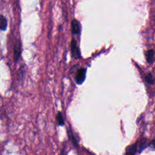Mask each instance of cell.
<instances>
[{
  "label": "cell",
  "instance_id": "obj_1",
  "mask_svg": "<svg viewBox=\"0 0 155 155\" xmlns=\"http://www.w3.org/2000/svg\"><path fill=\"white\" fill-rule=\"evenodd\" d=\"M21 55V41L17 40L15 42L13 48V60L15 63H17Z\"/></svg>",
  "mask_w": 155,
  "mask_h": 155
},
{
  "label": "cell",
  "instance_id": "obj_2",
  "mask_svg": "<svg viewBox=\"0 0 155 155\" xmlns=\"http://www.w3.org/2000/svg\"><path fill=\"white\" fill-rule=\"evenodd\" d=\"M71 47V52L73 58L78 60V59L81 58V52L79 49V47L77 46L76 41L75 40H72L70 44Z\"/></svg>",
  "mask_w": 155,
  "mask_h": 155
},
{
  "label": "cell",
  "instance_id": "obj_3",
  "mask_svg": "<svg viewBox=\"0 0 155 155\" xmlns=\"http://www.w3.org/2000/svg\"><path fill=\"white\" fill-rule=\"evenodd\" d=\"M85 75H86V70L84 68L80 69L76 75V82L78 84L81 85L82 84L85 79Z\"/></svg>",
  "mask_w": 155,
  "mask_h": 155
},
{
  "label": "cell",
  "instance_id": "obj_4",
  "mask_svg": "<svg viewBox=\"0 0 155 155\" xmlns=\"http://www.w3.org/2000/svg\"><path fill=\"white\" fill-rule=\"evenodd\" d=\"M72 32L73 35H79L81 32V26L79 22L76 19H73L71 24Z\"/></svg>",
  "mask_w": 155,
  "mask_h": 155
},
{
  "label": "cell",
  "instance_id": "obj_5",
  "mask_svg": "<svg viewBox=\"0 0 155 155\" xmlns=\"http://www.w3.org/2000/svg\"><path fill=\"white\" fill-rule=\"evenodd\" d=\"M136 144L138 151L139 153H141L147 145H149L147 139H144V138L139 140V141L136 143Z\"/></svg>",
  "mask_w": 155,
  "mask_h": 155
},
{
  "label": "cell",
  "instance_id": "obj_6",
  "mask_svg": "<svg viewBox=\"0 0 155 155\" xmlns=\"http://www.w3.org/2000/svg\"><path fill=\"white\" fill-rule=\"evenodd\" d=\"M138 149L136 143L129 145L125 150V155H136Z\"/></svg>",
  "mask_w": 155,
  "mask_h": 155
},
{
  "label": "cell",
  "instance_id": "obj_7",
  "mask_svg": "<svg viewBox=\"0 0 155 155\" xmlns=\"http://www.w3.org/2000/svg\"><path fill=\"white\" fill-rule=\"evenodd\" d=\"M145 57L147 63L149 64L153 63L154 58V51L152 49L147 51L145 54Z\"/></svg>",
  "mask_w": 155,
  "mask_h": 155
},
{
  "label": "cell",
  "instance_id": "obj_8",
  "mask_svg": "<svg viewBox=\"0 0 155 155\" xmlns=\"http://www.w3.org/2000/svg\"><path fill=\"white\" fill-rule=\"evenodd\" d=\"M7 27V21L6 18L2 15H0V30L1 31H6Z\"/></svg>",
  "mask_w": 155,
  "mask_h": 155
},
{
  "label": "cell",
  "instance_id": "obj_9",
  "mask_svg": "<svg viewBox=\"0 0 155 155\" xmlns=\"http://www.w3.org/2000/svg\"><path fill=\"white\" fill-rule=\"evenodd\" d=\"M56 118L58 124L60 125V126H64V120L63 114L61 112H58L56 116Z\"/></svg>",
  "mask_w": 155,
  "mask_h": 155
},
{
  "label": "cell",
  "instance_id": "obj_10",
  "mask_svg": "<svg viewBox=\"0 0 155 155\" xmlns=\"http://www.w3.org/2000/svg\"><path fill=\"white\" fill-rule=\"evenodd\" d=\"M68 135H69V136L70 140L71 141V142H72L73 145H74L75 147H78V142H77V141H76V138H75L74 135H73V133H72L71 129H70V131L68 132Z\"/></svg>",
  "mask_w": 155,
  "mask_h": 155
},
{
  "label": "cell",
  "instance_id": "obj_11",
  "mask_svg": "<svg viewBox=\"0 0 155 155\" xmlns=\"http://www.w3.org/2000/svg\"><path fill=\"white\" fill-rule=\"evenodd\" d=\"M145 80L150 85H153L154 84V78L151 73H149L147 74L145 77Z\"/></svg>",
  "mask_w": 155,
  "mask_h": 155
},
{
  "label": "cell",
  "instance_id": "obj_12",
  "mask_svg": "<svg viewBox=\"0 0 155 155\" xmlns=\"http://www.w3.org/2000/svg\"><path fill=\"white\" fill-rule=\"evenodd\" d=\"M24 75H25V69L24 66H22V67L19 69V76L21 79H23Z\"/></svg>",
  "mask_w": 155,
  "mask_h": 155
},
{
  "label": "cell",
  "instance_id": "obj_13",
  "mask_svg": "<svg viewBox=\"0 0 155 155\" xmlns=\"http://www.w3.org/2000/svg\"><path fill=\"white\" fill-rule=\"evenodd\" d=\"M149 146L152 149L155 150V140H153L149 144Z\"/></svg>",
  "mask_w": 155,
  "mask_h": 155
}]
</instances>
